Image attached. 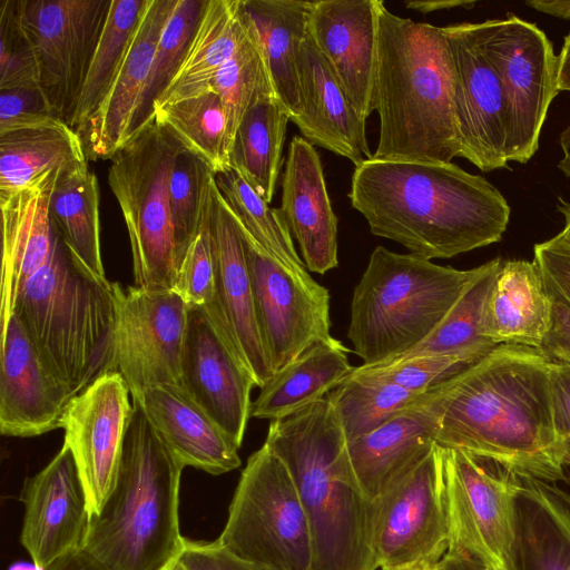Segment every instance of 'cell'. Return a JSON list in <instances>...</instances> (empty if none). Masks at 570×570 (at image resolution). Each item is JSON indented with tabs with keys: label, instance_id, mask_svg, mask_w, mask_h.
<instances>
[{
	"label": "cell",
	"instance_id": "obj_24",
	"mask_svg": "<svg viewBox=\"0 0 570 570\" xmlns=\"http://www.w3.org/2000/svg\"><path fill=\"white\" fill-rule=\"evenodd\" d=\"M293 239L308 272L337 267V225L321 158L304 137L289 142L282 176V206Z\"/></svg>",
	"mask_w": 570,
	"mask_h": 570
},
{
	"label": "cell",
	"instance_id": "obj_4",
	"mask_svg": "<svg viewBox=\"0 0 570 570\" xmlns=\"http://www.w3.org/2000/svg\"><path fill=\"white\" fill-rule=\"evenodd\" d=\"M288 469L311 532V570H377L364 494L328 395L272 420L264 442Z\"/></svg>",
	"mask_w": 570,
	"mask_h": 570
},
{
	"label": "cell",
	"instance_id": "obj_61",
	"mask_svg": "<svg viewBox=\"0 0 570 570\" xmlns=\"http://www.w3.org/2000/svg\"><path fill=\"white\" fill-rule=\"evenodd\" d=\"M10 570H42L38 568L35 563L28 564V563H16L13 564Z\"/></svg>",
	"mask_w": 570,
	"mask_h": 570
},
{
	"label": "cell",
	"instance_id": "obj_7",
	"mask_svg": "<svg viewBox=\"0 0 570 570\" xmlns=\"http://www.w3.org/2000/svg\"><path fill=\"white\" fill-rule=\"evenodd\" d=\"M485 267L462 271L376 246L352 295V352L364 366L396 361L439 326Z\"/></svg>",
	"mask_w": 570,
	"mask_h": 570
},
{
	"label": "cell",
	"instance_id": "obj_47",
	"mask_svg": "<svg viewBox=\"0 0 570 570\" xmlns=\"http://www.w3.org/2000/svg\"><path fill=\"white\" fill-rule=\"evenodd\" d=\"M173 289L188 306H206L215 298L216 267L205 219L178 265Z\"/></svg>",
	"mask_w": 570,
	"mask_h": 570
},
{
	"label": "cell",
	"instance_id": "obj_13",
	"mask_svg": "<svg viewBox=\"0 0 570 570\" xmlns=\"http://www.w3.org/2000/svg\"><path fill=\"white\" fill-rule=\"evenodd\" d=\"M110 6L111 0H18L39 87L52 114L69 126Z\"/></svg>",
	"mask_w": 570,
	"mask_h": 570
},
{
	"label": "cell",
	"instance_id": "obj_32",
	"mask_svg": "<svg viewBox=\"0 0 570 570\" xmlns=\"http://www.w3.org/2000/svg\"><path fill=\"white\" fill-rule=\"evenodd\" d=\"M549 321V298L537 263L503 261L485 305V336L497 345L518 344L539 350Z\"/></svg>",
	"mask_w": 570,
	"mask_h": 570
},
{
	"label": "cell",
	"instance_id": "obj_60",
	"mask_svg": "<svg viewBox=\"0 0 570 570\" xmlns=\"http://www.w3.org/2000/svg\"><path fill=\"white\" fill-rule=\"evenodd\" d=\"M563 463L570 465V436L559 440Z\"/></svg>",
	"mask_w": 570,
	"mask_h": 570
},
{
	"label": "cell",
	"instance_id": "obj_49",
	"mask_svg": "<svg viewBox=\"0 0 570 570\" xmlns=\"http://www.w3.org/2000/svg\"><path fill=\"white\" fill-rule=\"evenodd\" d=\"M543 283L550 304V321L539 351L550 362L570 366V302L544 276Z\"/></svg>",
	"mask_w": 570,
	"mask_h": 570
},
{
	"label": "cell",
	"instance_id": "obj_41",
	"mask_svg": "<svg viewBox=\"0 0 570 570\" xmlns=\"http://www.w3.org/2000/svg\"><path fill=\"white\" fill-rule=\"evenodd\" d=\"M423 394L352 371L328 397L350 442L371 433Z\"/></svg>",
	"mask_w": 570,
	"mask_h": 570
},
{
	"label": "cell",
	"instance_id": "obj_35",
	"mask_svg": "<svg viewBox=\"0 0 570 570\" xmlns=\"http://www.w3.org/2000/svg\"><path fill=\"white\" fill-rule=\"evenodd\" d=\"M289 120L275 96L259 98L243 118L229 151V167L268 204L275 196Z\"/></svg>",
	"mask_w": 570,
	"mask_h": 570
},
{
	"label": "cell",
	"instance_id": "obj_20",
	"mask_svg": "<svg viewBox=\"0 0 570 570\" xmlns=\"http://www.w3.org/2000/svg\"><path fill=\"white\" fill-rule=\"evenodd\" d=\"M20 542L32 563L46 570L79 552L90 520L87 497L73 455L63 443L38 473L26 479Z\"/></svg>",
	"mask_w": 570,
	"mask_h": 570
},
{
	"label": "cell",
	"instance_id": "obj_55",
	"mask_svg": "<svg viewBox=\"0 0 570 570\" xmlns=\"http://www.w3.org/2000/svg\"><path fill=\"white\" fill-rule=\"evenodd\" d=\"M436 570H488L471 557L449 550L436 567Z\"/></svg>",
	"mask_w": 570,
	"mask_h": 570
},
{
	"label": "cell",
	"instance_id": "obj_16",
	"mask_svg": "<svg viewBox=\"0 0 570 570\" xmlns=\"http://www.w3.org/2000/svg\"><path fill=\"white\" fill-rule=\"evenodd\" d=\"M205 224L216 267V293L214 301L203 307L262 389L274 372L259 330L243 236L215 176Z\"/></svg>",
	"mask_w": 570,
	"mask_h": 570
},
{
	"label": "cell",
	"instance_id": "obj_8",
	"mask_svg": "<svg viewBox=\"0 0 570 570\" xmlns=\"http://www.w3.org/2000/svg\"><path fill=\"white\" fill-rule=\"evenodd\" d=\"M183 146L155 120L109 160L108 183L124 217L135 285L173 289L177 254L169 181Z\"/></svg>",
	"mask_w": 570,
	"mask_h": 570
},
{
	"label": "cell",
	"instance_id": "obj_43",
	"mask_svg": "<svg viewBox=\"0 0 570 570\" xmlns=\"http://www.w3.org/2000/svg\"><path fill=\"white\" fill-rule=\"evenodd\" d=\"M244 24L245 39L212 82V88L219 95L227 117L228 156L246 112L259 98L275 96L255 38L245 21Z\"/></svg>",
	"mask_w": 570,
	"mask_h": 570
},
{
	"label": "cell",
	"instance_id": "obj_56",
	"mask_svg": "<svg viewBox=\"0 0 570 570\" xmlns=\"http://www.w3.org/2000/svg\"><path fill=\"white\" fill-rule=\"evenodd\" d=\"M525 4L535 11L570 20V0H530Z\"/></svg>",
	"mask_w": 570,
	"mask_h": 570
},
{
	"label": "cell",
	"instance_id": "obj_21",
	"mask_svg": "<svg viewBox=\"0 0 570 570\" xmlns=\"http://www.w3.org/2000/svg\"><path fill=\"white\" fill-rule=\"evenodd\" d=\"M0 338L1 434L32 438L60 429L72 394L47 370L16 315Z\"/></svg>",
	"mask_w": 570,
	"mask_h": 570
},
{
	"label": "cell",
	"instance_id": "obj_36",
	"mask_svg": "<svg viewBox=\"0 0 570 570\" xmlns=\"http://www.w3.org/2000/svg\"><path fill=\"white\" fill-rule=\"evenodd\" d=\"M49 216L55 232L92 273L105 277L100 250L99 186L88 169L59 180L50 196Z\"/></svg>",
	"mask_w": 570,
	"mask_h": 570
},
{
	"label": "cell",
	"instance_id": "obj_42",
	"mask_svg": "<svg viewBox=\"0 0 570 570\" xmlns=\"http://www.w3.org/2000/svg\"><path fill=\"white\" fill-rule=\"evenodd\" d=\"M207 0H177L158 41L150 73L128 131L127 141L155 120V104L170 85L193 40Z\"/></svg>",
	"mask_w": 570,
	"mask_h": 570
},
{
	"label": "cell",
	"instance_id": "obj_26",
	"mask_svg": "<svg viewBox=\"0 0 570 570\" xmlns=\"http://www.w3.org/2000/svg\"><path fill=\"white\" fill-rule=\"evenodd\" d=\"M303 112L293 122L313 146L351 160L354 166L371 159L365 121L306 33L298 51Z\"/></svg>",
	"mask_w": 570,
	"mask_h": 570
},
{
	"label": "cell",
	"instance_id": "obj_27",
	"mask_svg": "<svg viewBox=\"0 0 570 570\" xmlns=\"http://www.w3.org/2000/svg\"><path fill=\"white\" fill-rule=\"evenodd\" d=\"M132 402L184 466L219 475L240 465L239 446L180 385L150 387Z\"/></svg>",
	"mask_w": 570,
	"mask_h": 570
},
{
	"label": "cell",
	"instance_id": "obj_51",
	"mask_svg": "<svg viewBox=\"0 0 570 570\" xmlns=\"http://www.w3.org/2000/svg\"><path fill=\"white\" fill-rule=\"evenodd\" d=\"M533 252L542 275L570 302V249L552 237L535 244Z\"/></svg>",
	"mask_w": 570,
	"mask_h": 570
},
{
	"label": "cell",
	"instance_id": "obj_14",
	"mask_svg": "<svg viewBox=\"0 0 570 570\" xmlns=\"http://www.w3.org/2000/svg\"><path fill=\"white\" fill-rule=\"evenodd\" d=\"M114 289L112 372L124 377L131 400L160 384L179 385L189 306L170 288L114 283Z\"/></svg>",
	"mask_w": 570,
	"mask_h": 570
},
{
	"label": "cell",
	"instance_id": "obj_10",
	"mask_svg": "<svg viewBox=\"0 0 570 570\" xmlns=\"http://www.w3.org/2000/svg\"><path fill=\"white\" fill-rule=\"evenodd\" d=\"M482 46L502 88L508 161L528 163L557 96L558 56L547 35L518 16L479 22Z\"/></svg>",
	"mask_w": 570,
	"mask_h": 570
},
{
	"label": "cell",
	"instance_id": "obj_12",
	"mask_svg": "<svg viewBox=\"0 0 570 570\" xmlns=\"http://www.w3.org/2000/svg\"><path fill=\"white\" fill-rule=\"evenodd\" d=\"M519 475L493 458L443 448L448 551L464 553L488 570H505Z\"/></svg>",
	"mask_w": 570,
	"mask_h": 570
},
{
	"label": "cell",
	"instance_id": "obj_54",
	"mask_svg": "<svg viewBox=\"0 0 570 570\" xmlns=\"http://www.w3.org/2000/svg\"><path fill=\"white\" fill-rule=\"evenodd\" d=\"M46 570H106L82 550L70 554Z\"/></svg>",
	"mask_w": 570,
	"mask_h": 570
},
{
	"label": "cell",
	"instance_id": "obj_6",
	"mask_svg": "<svg viewBox=\"0 0 570 570\" xmlns=\"http://www.w3.org/2000/svg\"><path fill=\"white\" fill-rule=\"evenodd\" d=\"M13 315L73 397L112 372L114 283L88 269L56 232L48 262L21 288Z\"/></svg>",
	"mask_w": 570,
	"mask_h": 570
},
{
	"label": "cell",
	"instance_id": "obj_29",
	"mask_svg": "<svg viewBox=\"0 0 570 570\" xmlns=\"http://www.w3.org/2000/svg\"><path fill=\"white\" fill-rule=\"evenodd\" d=\"M505 570H570V493L520 474Z\"/></svg>",
	"mask_w": 570,
	"mask_h": 570
},
{
	"label": "cell",
	"instance_id": "obj_1",
	"mask_svg": "<svg viewBox=\"0 0 570 570\" xmlns=\"http://www.w3.org/2000/svg\"><path fill=\"white\" fill-rule=\"evenodd\" d=\"M550 361L538 348L499 344L442 382L436 443L493 458L520 474L569 482L550 397Z\"/></svg>",
	"mask_w": 570,
	"mask_h": 570
},
{
	"label": "cell",
	"instance_id": "obj_17",
	"mask_svg": "<svg viewBox=\"0 0 570 570\" xmlns=\"http://www.w3.org/2000/svg\"><path fill=\"white\" fill-rule=\"evenodd\" d=\"M130 391L118 372H109L68 404L61 429L85 488L90 518L98 514L118 474L134 413Z\"/></svg>",
	"mask_w": 570,
	"mask_h": 570
},
{
	"label": "cell",
	"instance_id": "obj_62",
	"mask_svg": "<svg viewBox=\"0 0 570 570\" xmlns=\"http://www.w3.org/2000/svg\"><path fill=\"white\" fill-rule=\"evenodd\" d=\"M436 570V569H435Z\"/></svg>",
	"mask_w": 570,
	"mask_h": 570
},
{
	"label": "cell",
	"instance_id": "obj_3",
	"mask_svg": "<svg viewBox=\"0 0 570 570\" xmlns=\"http://www.w3.org/2000/svg\"><path fill=\"white\" fill-rule=\"evenodd\" d=\"M374 158L451 163L459 157L454 68L442 27L415 22L377 3Z\"/></svg>",
	"mask_w": 570,
	"mask_h": 570
},
{
	"label": "cell",
	"instance_id": "obj_48",
	"mask_svg": "<svg viewBox=\"0 0 570 570\" xmlns=\"http://www.w3.org/2000/svg\"><path fill=\"white\" fill-rule=\"evenodd\" d=\"M53 116L40 88L0 90V131L38 124Z\"/></svg>",
	"mask_w": 570,
	"mask_h": 570
},
{
	"label": "cell",
	"instance_id": "obj_45",
	"mask_svg": "<svg viewBox=\"0 0 570 570\" xmlns=\"http://www.w3.org/2000/svg\"><path fill=\"white\" fill-rule=\"evenodd\" d=\"M482 358L471 354L425 355L382 366L361 365L353 371L394 383L413 393L423 394Z\"/></svg>",
	"mask_w": 570,
	"mask_h": 570
},
{
	"label": "cell",
	"instance_id": "obj_2",
	"mask_svg": "<svg viewBox=\"0 0 570 570\" xmlns=\"http://www.w3.org/2000/svg\"><path fill=\"white\" fill-rule=\"evenodd\" d=\"M347 196L373 235L430 261L497 243L510 220L499 189L453 163L372 157L355 167Z\"/></svg>",
	"mask_w": 570,
	"mask_h": 570
},
{
	"label": "cell",
	"instance_id": "obj_46",
	"mask_svg": "<svg viewBox=\"0 0 570 570\" xmlns=\"http://www.w3.org/2000/svg\"><path fill=\"white\" fill-rule=\"evenodd\" d=\"M16 88H40L38 66L18 0H0V90Z\"/></svg>",
	"mask_w": 570,
	"mask_h": 570
},
{
	"label": "cell",
	"instance_id": "obj_19",
	"mask_svg": "<svg viewBox=\"0 0 570 570\" xmlns=\"http://www.w3.org/2000/svg\"><path fill=\"white\" fill-rule=\"evenodd\" d=\"M179 385L240 448L256 384L203 306H189Z\"/></svg>",
	"mask_w": 570,
	"mask_h": 570
},
{
	"label": "cell",
	"instance_id": "obj_34",
	"mask_svg": "<svg viewBox=\"0 0 570 570\" xmlns=\"http://www.w3.org/2000/svg\"><path fill=\"white\" fill-rule=\"evenodd\" d=\"M245 37L239 0H207L185 59L155 108L212 89Z\"/></svg>",
	"mask_w": 570,
	"mask_h": 570
},
{
	"label": "cell",
	"instance_id": "obj_52",
	"mask_svg": "<svg viewBox=\"0 0 570 570\" xmlns=\"http://www.w3.org/2000/svg\"><path fill=\"white\" fill-rule=\"evenodd\" d=\"M549 382L553 425L560 440L570 436V366L550 362Z\"/></svg>",
	"mask_w": 570,
	"mask_h": 570
},
{
	"label": "cell",
	"instance_id": "obj_11",
	"mask_svg": "<svg viewBox=\"0 0 570 570\" xmlns=\"http://www.w3.org/2000/svg\"><path fill=\"white\" fill-rule=\"evenodd\" d=\"M450 532L438 443L373 501L372 546L380 570H435Z\"/></svg>",
	"mask_w": 570,
	"mask_h": 570
},
{
	"label": "cell",
	"instance_id": "obj_31",
	"mask_svg": "<svg viewBox=\"0 0 570 570\" xmlns=\"http://www.w3.org/2000/svg\"><path fill=\"white\" fill-rule=\"evenodd\" d=\"M79 135L62 119L0 131V195L88 169Z\"/></svg>",
	"mask_w": 570,
	"mask_h": 570
},
{
	"label": "cell",
	"instance_id": "obj_53",
	"mask_svg": "<svg viewBox=\"0 0 570 570\" xmlns=\"http://www.w3.org/2000/svg\"><path fill=\"white\" fill-rule=\"evenodd\" d=\"M474 1L466 0H411L405 3L407 9L421 12L430 13L439 10H450L456 7L472 8Z\"/></svg>",
	"mask_w": 570,
	"mask_h": 570
},
{
	"label": "cell",
	"instance_id": "obj_59",
	"mask_svg": "<svg viewBox=\"0 0 570 570\" xmlns=\"http://www.w3.org/2000/svg\"><path fill=\"white\" fill-rule=\"evenodd\" d=\"M559 145L562 150V157L559 160L558 167L567 177H570V122L561 131Z\"/></svg>",
	"mask_w": 570,
	"mask_h": 570
},
{
	"label": "cell",
	"instance_id": "obj_57",
	"mask_svg": "<svg viewBox=\"0 0 570 570\" xmlns=\"http://www.w3.org/2000/svg\"><path fill=\"white\" fill-rule=\"evenodd\" d=\"M557 88L558 91H570V32L564 37L558 56Z\"/></svg>",
	"mask_w": 570,
	"mask_h": 570
},
{
	"label": "cell",
	"instance_id": "obj_40",
	"mask_svg": "<svg viewBox=\"0 0 570 570\" xmlns=\"http://www.w3.org/2000/svg\"><path fill=\"white\" fill-rule=\"evenodd\" d=\"M215 181L240 228L284 267L297 275L311 276L281 208L271 207L232 168L215 174Z\"/></svg>",
	"mask_w": 570,
	"mask_h": 570
},
{
	"label": "cell",
	"instance_id": "obj_38",
	"mask_svg": "<svg viewBox=\"0 0 570 570\" xmlns=\"http://www.w3.org/2000/svg\"><path fill=\"white\" fill-rule=\"evenodd\" d=\"M149 0H111L70 127L79 134L97 111L125 60Z\"/></svg>",
	"mask_w": 570,
	"mask_h": 570
},
{
	"label": "cell",
	"instance_id": "obj_30",
	"mask_svg": "<svg viewBox=\"0 0 570 570\" xmlns=\"http://www.w3.org/2000/svg\"><path fill=\"white\" fill-rule=\"evenodd\" d=\"M312 3L239 0L243 19L258 46L274 94L292 122L303 112L298 51L307 33Z\"/></svg>",
	"mask_w": 570,
	"mask_h": 570
},
{
	"label": "cell",
	"instance_id": "obj_23",
	"mask_svg": "<svg viewBox=\"0 0 570 570\" xmlns=\"http://www.w3.org/2000/svg\"><path fill=\"white\" fill-rule=\"evenodd\" d=\"M441 384L371 433L347 442L358 484L372 502L436 444L442 411Z\"/></svg>",
	"mask_w": 570,
	"mask_h": 570
},
{
	"label": "cell",
	"instance_id": "obj_9",
	"mask_svg": "<svg viewBox=\"0 0 570 570\" xmlns=\"http://www.w3.org/2000/svg\"><path fill=\"white\" fill-rule=\"evenodd\" d=\"M217 541L265 570H311L308 521L285 463L263 444L247 460Z\"/></svg>",
	"mask_w": 570,
	"mask_h": 570
},
{
	"label": "cell",
	"instance_id": "obj_33",
	"mask_svg": "<svg viewBox=\"0 0 570 570\" xmlns=\"http://www.w3.org/2000/svg\"><path fill=\"white\" fill-rule=\"evenodd\" d=\"M350 352L335 337L313 344L261 389L250 416L282 419L324 399L353 371Z\"/></svg>",
	"mask_w": 570,
	"mask_h": 570
},
{
	"label": "cell",
	"instance_id": "obj_50",
	"mask_svg": "<svg viewBox=\"0 0 570 570\" xmlns=\"http://www.w3.org/2000/svg\"><path fill=\"white\" fill-rule=\"evenodd\" d=\"M175 559L185 570H265L238 558L217 540L209 542L184 537Z\"/></svg>",
	"mask_w": 570,
	"mask_h": 570
},
{
	"label": "cell",
	"instance_id": "obj_37",
	"mask_svg": "<svg viewBox=\"0 0 570 570\" xmlns=\"http://www.w3.org/2000/svg\"><path fill=\"white\" fill-rule=\"evenodd\" d=\"M155 121L169 131L214 174L229 167L227 117L219 95L212 88L197 95L159 105Z\"/></svg>",
	"mask_w": 570,
	"mask_h": 570
},
{
	"label": "cell",
	"instance_id": "obj_5",
	"mask_svg": "<svg viewBox=\"0 0 570 570\" xmlns=\"http://www.w3.org/2000/svg\"><path fill=\"white\" fill-rule=\"evenodd\" d=\"M134 407L116 482L89 520L82 551L106 570H165L184 539L179 488L185 466L140 406Z\"/></svg>",
	"mask_w": 570,
	"mask_h": 570
},
{
	"label": "cell",
	"instance_id": "obj_44",
	"mask_svg": "<svg viewBox=\"0 0 570 570\" xmlns=\"http://www.w3.org/2000/svg\"><path fill=\"white\" fill-rule=\"evenodd\" d=\"M214 176L204 161L181 148L169 181L177 268L203 228Z\"/></svg>",
	"mask_w": 570,
	"mask_h": 570
},
{
	"label": "cell",
	"instance_id": "obj_25",
	"mask_svg": "<svg viewBox=\"0 0 570 570\" xmlns=\"http://www.w3.org/2000/svg\"><path fill=\"white\" fill-rule=\"evenodd\" d=\"M177 0H149L106 98L78 134L88 160L110 159L126 142L155 51Z\"/></svg>",
	"mask_w": 570,
	"mask_h": 570
},
{
	"label": "cell",
	"instance_id": "obj_18",
	"mask_svg": "<svg viewBox=\"0 0 570 570\" xmlns=\"http://www.w3.org/2000/svg\"><path fill=\"white\" fill-rule=\"evenodd\" d=\"M454 68L460 153L482 171L508 167L507 111L499 78L481 40L479 23L442 27Z\"/></svg>",
	"mask_w": 570,
	"mask_h": 570
},
{
	"label": "cell",
	"instance_id": "obj_15",
	"mask_svg": "<svg viewBox=\"0 0 570 570\" xmlns=\"http://www.w3.org/2000/svg\"><path fill=\"white\" fill-rule=\"evenodd\" d=\"M238 227L259 330L275 374L313 344L333 337L330 292L312 276H301L284 267Z\"/></svg>",
	"mask_w": 570,
	"mask_h": 570
},
{
	"label": "cell",
	"instance_id": "obj_28",
	"mask_svg": "<svg viewBox=\"0 0 570 570\" xmlns=\"http://www.w3.org/2000/svg\"><path fill=\"white\" fill-rule=\"evenodd\" d=\"M57 183L55 178H47L19 191L0 195L1 328L12 317L21 288L51 255L55 229L49 216V202Z\"/></svg>",
	"mask_w": 570,
	"mask_h": 570
},
{
	"label": "cell",
	"instance_id": "obj_39",
	"mask_svg": "<svg viewBox=\"0 0 570 570\" xmlns=\"http://www.w3.org/2000/svg\"><path fill=\"white\" fill-rule=\"evenodd\" d=\"M502 262L501 257L487 262L484 272L464 291L439 326L423 342L394 362L439 354L484 357L498 346L485 336L484 313L489 293Z\"/></svg>",
	"mask_w": 570,
	"mask_h": 570
},
{
	"label": "cell",
	"instance_id": "obj_58",
	"mask_svg": "<svg viewBox=\"0 0 570 570\" xmlns=\"http://www.w3.org/2000/svg\"><path fill=\"white\" fill-rule=\"evenodd\" d=\"M557 208L564 216V227L553 238L570 249V203L559 197Z\"/></svg>",
	"mask_w": 570,
	"mask_h": 570
},
{
	"label": "cell",
	"instance_id": "obj_22",
	"mask_svg": "<svg viewBox=\"0 0 570 570\" xmlns=\"http://www.w3.org/2000/svg\"><path fill=\"white\" fill-rule=\"evenodd\" d=\"M379 0L313 1L307 35L366 120L374 111Z\"/></svg>",
	"mask_w": 570,
	"mask_h": 570
}]
</instances>
